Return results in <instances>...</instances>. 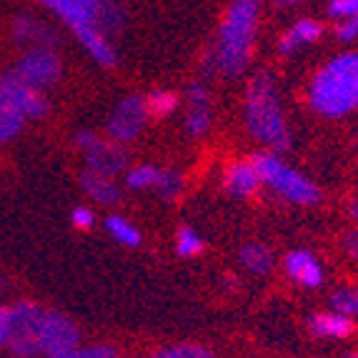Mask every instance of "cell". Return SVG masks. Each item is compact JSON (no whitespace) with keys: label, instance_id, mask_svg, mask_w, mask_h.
Wrapping results in <instances>:
<instances>
[{"label":"cell","instance_id":"10","mask_svg":"<svg viewBox=\"0 0 358 358\" xmlns=\"http://www.w3.org/2000/svg\"><path fill=\"white\" fill-rule=\"evenodd\" d=\"M85 163H88V171H93V173L113 178L115 173H120L126 168L128 153L118 141H101V138H96L85 148Z\"/></svg>","mask_w":358,"mask_h":358},{"label":"cell","instance_id":"16","mask_svg":"<svg viewBox=\"0 0 358 358\" xmlns=\"http://www.w3.org/2000/svg\"><path fill=\"white\" fill-rule=\"evenodd\" d=\"M23 126H25L23 113H20L18 106L13 103L6 76H0V143L13 141V138L23 131Z\"/></svg>","mask_w":358,"mask_h":358},{"label":"cell","instance_id":"12","mask_svg":"<svg viewBox=\"0 0 358 358\" xmlns=\"http://www.w3.org/2000/svg\"><path fill=\"white\" fill-rule=\"evenodd\" d=\"M6 83H8V90H10V96H13V103L18 106V110L23 113L25 120L43 118V115L48 113V98H45V90L33 88V85L23 83V80H18L13 73H8L6 76Z\"/></svg>","mask_w":358,"mask_h":358},{"label":"cell","instance_id":"29","mask_svg":"<svg viewBox=\"0 0 358 358\" xmlns=\"http://www.w3.org/2000/svg\"><path fill=\"white\" fill-rule=\"evenodd\" d=\"M155 188H158V193H161L163 198H176L183 191V178H180L176 171H161Z\"/></svg>","mask_w":358,"mask_h":358},{"label":"cell","instance_id":"2","mask_svg":"<svg viewBox=\"0 0 358 358\" xmlns=\"http://www.w3.org/2000/svg\"><path fill=\"white\" fill-rule=\"evenodd\" d=\"M308 103L318 115L341 118L358 108V53L331 58L308 85Z\"/></svg>","mask_w":358,"mask_h":358},{"label":"cell","instance_id":"22","mask_svg":"<svg viewBox=\"0 0 358 358\" xmlns=\"http://www.w3.org/2000/svg\"><path fill=\"white\" fill-rule=\"evenodd\" d=\"M106 228H108V233L118 241V243L128 245V248H136V245H141V233H138L136 226H133V223H128L126 218H120V215H108Z\"/></svg>","mask_w":358,"mask_h":358},{"label":"cell","instance_id":"14","mask_svg":"<svg viewBox=\"0 0 358 358\" xmlns=\"http://www.w3.org/2000/svg\"><path fill=\"white\" fill-rule=\"evenodd\" d=\"M73 36H76V41L88 50V55L96 60L98 66L113 68L115 63H118V53H115L113 43H110V38H108L103 30L83 28V30H78V33H73Z\"/></svg>","mask_w":358,"mask_h":358},{"label":"cell","instance_id":"30","mask_svg":"<svg viewBox=\"0 0 358 358\" xmlns=\"http://www.w3.org/2000/svg\"><path fill=\"white\" fill-rule=\"evenodd\" d=\"M358 13V0H331L329 3V18L343 20Z\"/></svg>","mask_w":358,"mask_h":358},{"label":"cell","instance_id":"18","mask_svg":"<svg viewBox=\"0 0 358 358\" xmlns=\"http://www.w3.org/2000/svg\"><path fill=\"white\" fill-rule=\"evenodd\" d=\"M80 185H83V191L88 193L96 203L113 206L120 201V188L110 176H101V173H93V171H85V173L80 176Z\"/></svg>","mask_w":358,"mask_h":358},{"label":"cell","instance_id":"11","mask_svg":"<svg viewBox=\"0 0 358 358\" xmlns=\"http://www.w3.org/2000/svg\"><path fill=\"white\" fill-rule=\"evenodd\" d=\"M10 38L13 43H18L23 48H38V45H45V48H53L58 36L48 23L38 20L36 15H18L10 25Z\"/></svg>","mask_w":358,"mask_h":358},{"label":"cell","instance_id":"6","mask_svg":"<svg viewBox=\"0 0 358 358\" xmlns=\"http://www.w3.org/2000/svg\"><path fill=\"white\" fill-rule=\"evenodd\" d=\"M45 310L33 301H18L10 306V331L6 348L18 358H33L41 351V329Z\"/></svg>","mask_w":358,"mask_h":358},{"label":"cell","instance_id":"20","mask_svg":"<svg viewBox=\"0 0 358 358\" xmlns=\"http://www.w3.org/2000/svg\"><path fill=\"white\" fill-rule=\"evenodd\" d=\"M241 263L251 273H268L271 266H273V258H271V251L261 243H248L241 248Z\"/></svg>","mask_w":358,"mask_h":358},{"label":"cell","instance_id":"37","mask_svg":"<svg viewBox=\"0 0 358 358\" xmlns=\"http://www.w3.org/2000/svg\"><path fill=\"white\" fill-rule=\"evenodd\" d=\"M351 215L358 221V201H353V203H351Z\"/></svg>","mask_w":358,"mask_h":358},{"label":"cell","instance_id":"1","mask_svg":"<svg viewBox=\"0 0 358 358\" xmlns=\"http://www.w3.org/2000/svg\"><path fill=\"white\" fill-rule=\"evenodd\" d=\"M263 0H231L223 13L218 41L210 50L208 63L210 71H221L236 78L245 71L251 60L253 41H256L258 18H261Z\"/></svg>","mask_w":358,"mask_h":358},{"label":"cell","instance_id":"28","mask_svg":"<svg viewBox=\"0 0 358 358\" xmlns=\"http://www.w3.org/2000/svg\"><path fill=\"white\" fill-rule=\"evenodd\" d=\"M50 358H118V353L110 346H76Z\"/></svg>","mask_w":358,"mask_h":358},{"label":"cell","instance_id":"38","mask_svg":"<svg viewBox=\"0 0 358 358\" xmlns=\"http://www.w3.org/2000/svg\"><path fill=\"white\" fill-rule=\"evenodd\" d=\"M348 358H358V353H351V356H348Z\"/></svg>","mask_w":358,"mask_h":358},{"label":"cell","instance_id":"35","mask_svg":"<svg viewBox=\"0 0 358 358\" xmlns=\"http://www.w3.org/2000/svg\"><path fill=\"white\" fill-rule=\"evenodd\" d=\"M96 138H98V136H96L93 131H78V133H76V143L85 150L90 143H93V141H96Z\"/></svg>","mask_w":358,"mask_h":358},{"label":"cell","instance_id":"4","mask_svg":"<svg viewBox=\"0 0 358 358\" xmlns=\"http://www.w3.org/2000/svg\"><path fill=\"white\" fill-rule=\"evenodd\" d=\"M38 3L63 20L71 33L98 28L110 38L126 23V10L118 0H38Z\"/></svg>","mask_w":358,"mask_h":358},{"label":"cell","instance_id":"24","mask_svg":"<svg viewBox=\"0 0 358 358\" xmlns=\"http://www.w3.org/2000/svg\"><path fill=\"white\" fill-rule=\"evenodd\" d=\"M158 176H161V171L153 166H136L128 171L126 176V183L131 185V188H136V191H141V188H155V183H158Z\"/></svg>","mask_w":358,"mask_h":358},{"label":"cell","instance_id":"32","mask_svg":"<svg viewBox=\"0 0 358 358\" xmlns=\"http://www.w3.org/2000/svg\"><path fill=\"white\" fill-rule=\"evenodd\" d=\"M93 210L90 208H83V206H78L76 210H73V223H76V228H83V231H88L90 226H93Z\"/></svg>","mask_w":358,"mask_h":358},{"label":"cell","instance_id":"13","mask_svg":"<svg viewBox=\"0 0 358 358\" xmlns=\"http://www.w3.org/2000/svg\"><path fill=\"white\" fill-rule=\"evenodd\" d=\"M286 273L306 288H318L323 283V268L308 251H291L286 256Z\"/></svg>","mask_w":358,"mask_h":358},{"label":"cell","instance_id":"25","mask_svg":"<svg viewBox=\"0 0 358 358\" xmlns=\"http://www.w3.org/2000/svg\"><path fill=\"white\" fill-rule=\"evenodd\" d=\"M176 241H178V253L183 258H193V256H198V253H203V238H201L193 228H188V226L178 228Z\"/></svg>","mask_w":358,"mask_h":358},{"label":"cell","instance_id":"3","mask_svg":"<svg viewBox=\"0 0 358 358\" xmlns=\"http://www.w3.org/2000/svg\"><path fill=\"white\" fill-rule=\"evenodd\" d=\"M245 126L258 143L268 148L288 150L291 145V133L281 110L273 76L266 71L256 73L245 85Z\"/></svg>","mask_w":358,"mask_h":358},{"label":"cell","instance_id":"27","mask_svg":"<svg viewBox=\"0 0 358 358\" xmlns=\"http://www.w3.org/2000/svg\"><path fill=\"white\" fill-rule=\"evenodd\" d=\"M334 310H341L346 316H358V288H343L331 296Z\"/></svg>","mask_w":358,"mask_h":358},{"label":"cell","instance_id":"17","mask_svg":"<svg viewBox=\"0 0 358 358\" xmlns=\"http://www.w3.org/2000/svg\"><path fill=\"white\" fill-rule=\"evenodd\" d=\"M226 191L236 198H248L256 193V188L261 185L258 178V171L253 163H233L226 171V178H223Z\"/></svg>","mask_w":358,"mask_h":358},{"label":"cell","instance_id":"26","mask_svg":"<svg viewBox=\"0 0 358 358\" xmlns=\"http://www.w3.org/2000/svg\"><path fill=\"white\" fill-rule=\"evenodd\" d=\"M210 126V110L208 106H188V118H185V128L193 138L203 136Z\"/></svg>","mask_w":358,"mask_h":358},{"label":"cell","instance_id":"5","mask_svg":"<svg viewBox=\"0 0 358 358\" xmlns=\"http://www.w3.org/2000/svg\"><path fill=\"white\" fill-rule=\"evenodd\" d=\"M251 163L256 166L261 183H266L268 188H273L278 196L288 198L291 203L313 206V203L321 201V191H318V185L310 178H306V176H301L299 171H293L291 166H286L278 155L258 153V155H253Z\"/></svg>","mask_w":358,"mask_h":358},{"label":"cell","instance_id":"23","mask_svg":"<svg viewBox=\"0 0 358 358\" xmlns=\"http://www.w3.org/2000/svg\"><path fill=\"white\" fill-rule=\"evenodd\" d=\"M150 358H215V356L206 346H198V343H180V346L158 348Z\"/></svg>","mask_w":358,"mask_h":358},{"label":"cell","instance_id":"36","mask_svg":"<svg viewBox=\"0 0 358 358\" xmlns=\"http://www.w3.org/2000/svg\"><path fill=\"white\" fill-rule=\"evenodd\" d=\"M299 3H303V0H275L278 8H293V6H299Z\"/></svg>","mask_w":358,"mask_h":358},{"label":"cell","instance_id":"9","mask_svg":"<svg viewBox=\"0 0 358 358\" xmlns=\"http://www.w3.org/2000/svg\"><path fill=\"white\" fill-rule=\"evenodd\" d=\"M80 343V331L76 321L58 310H45L41 329V351L45 356H58L63 351H71Z\"/></svg>","mask_w":358,"mask_h":358},{"label":"cell","instance_id":"19","mask_svg":"<svg viewBox=\"0 0 358 358\" xmlns=\"http://www.w3.org/2000/svg\"><path fill=\"white\" fill-rule=\"evenodd\" d=\"M310 329L323 338H346V336L353 334V323L346 313L334 310V313H318V316L310 318Z\"/></svg>","mask_w":358,"mask_h":358},{"label":"cell","instance_id":"21","mask_svg":"<svg viewBox=\"0 0 358 358\" xmlns=\"http://www.w3.org/2000/svg\"><path fill=\"white\" fill-rule=\"evenodd\" d=\"M145 106H148V115H155V118H166L178 108V96L173 90H163L155 88L145 96Z\"/></svg>","mask_w":358,"mask_h":358},{"label":"cell","instance_id":"8","mask_svg":"<svg viewBox=\"0 0 358 358\" xmlns=\"http://www.w3.org/2000/svg\"><path fill=\"white\" fill-rule=\"evenodd\" d=\"M148 120V106L143 96H126L115 106L113 115L108 120V133L118 143H128L145 128Z\"/></svg>","mask_w":358,"mask_h":358},{"label":"cell","instance_id":"34","mask_svg":"<svg viewBox=\"0 0 358 358\" xmlns=\"http://www.w3.org/2000/svg\"><path fill=\"white\" fill-rule=\"evenodd\" d=\"M343 245H346L348 256L358 261V233H348L346 238H343Z\"/></svg>","mask_w":358,"mask_h":358},{"label":"cell","instance_id":"7","mask_svg":"<svg viewBox=\"0 0 358 358\" xmlns=\"http://www.w3.org/2000/svg\"><path fill=\"white\" fill-rule=\"evenodd\" d=\"M10 73L23 83L33 85V88L48 90L63 76V63H60L58 53L53 48L38 45V48H25L23 55L15 60Z\"/></svg>","mask_w":358,"mask_h":358},{"label":"cell","instance_id":"33","mask_svg":"<svg viewBox=\"0 0 358 358\" xmlns=\"http://www.w3.org/2000/svg\"><path fill=\"white\" fill-rule=\"evenodd\" d=\"M8 331H10V308H8V306H0V348H6Z\"/></svg>","mask_w":358,"mask_h":358},{"label":"cell","instance_id":"31","mask_svg":"<svg viewBox=\"0 0 358 358\" xmlns=\"http://www.w3.org/2000/svg\"><path fill=\"white\" fill-rule=\"evenodd\" d=\"M336 38H338L341 43L356 41L358 38V13L356 15H351V18L338 20V25H336Z\"/></svg>","mask_w":358,"mask_h":358},{"label":"cell","instance_id":"15","mask_svg":"<svg viewBox=\"0 0 358 358\" xmlns=\"http://www.w3.org/2000/svg\"><path fill=\"white\" fill-rule=\"evenodd\" d=\"M321 36H323L321 23H316V20H310V18L296 20V23H293L291 28H288L286 33L281 36V41H278V53L291 55V53H296L299 48H303V45L316 43Z\"/></svg>","mask_w":358,"mask_h":358}]
</instances>
